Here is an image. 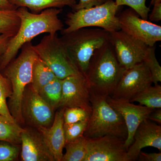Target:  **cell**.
I'll use <instances>...</instances> for the list:
<instances>
[{
  "label": "cell",
  "instance_id": "44dd1931",
  "mask_svg": "<svg viewBox=\"0 0 161 161\" xmlns=\"http://www.w3.org/2000/svg\"><path fill=\"white\" fill-rule=\"evenodd\" d=\"M62 80L58 78L40 90L39 95L55 110L59 108L62 95Z\"/></svg>",
  "mask_w": 161,
  "mask_h": 161
},
{
  "label": "cell",
  "instance_id": "ba28073f",
  "mask_svg": "<svg viewBox=\"0 0 161 161\" xmlns=\"http://www.w3.org/2000/svg\"><path fill=\"white\" fill-rule=\"evenodd\" d=\"M55 110L47 103L30 84L26 86L21 103V112L24 123L37 129L51 125Z\"/></svg>",
  "mask_w": 161,
  "mask_h": 161
},
{
  "label": "cell",
  "instance_id": "484cf974",
  "mask_svg": "<svg viewBox=\"0 0 161 161\" xmlns=\"http://www.w3.org/2000/svg\"><path fill=\"white\" fill-rule=\"evenodd\" d=\"M143 62L150 71L153 83L158 84L161 81V67L155 55V47L149 46Z\"/></svg>",
  "mask_w": 161,
  "mask_h": 161
},
{
  "label": "cell",
  "instance_id": "9a60e30c",
  "mask_svg": "<svg viewBox=\"0 0 161 161\" xmlns=\"http://www.w3.org/2000/svg\"><path fill=\"white\" fill-rule=\"evenodd\" d=\"M152 147L161 151V126L149 119L139 125L133 136V142L127 150L129 161L137 160L142 149Z\"/></svg>",
  "mask_w": 161,
  "mask_h": 161
},
{
  "label": "cell",
  "instance_id": "4fadbf2b",
  "mask_svg": "<svg viewBox=\"0 0 161 161\" xmlns=\"http://www.w3.org/2000/svg\"><path fill=\"white\" fill-rule=\"evenodd\" d=\"M78 107L92 112L91 91L85 76L71 75L62 80V95L59 108Z\"/></svg>",
  "mask_w": 161,
  "mask_h": 161
},
{
  "label": "cell",
  "instance_id": "4dcf8cb0",
  "mask_svg": "<svg viewBox=\"0 0 161 161\" xmlns=\"http://www.w3.org/2000/svg\"><path fill=\"white\" fill-rule=\"evenodd\" d=\"M79 3H77L73 11L84 8H89L93 6L100 5L105 3L108 0H79Z\"/></svg>",
  "mask_w": 161,
  "mask_h": 161
},
{
  "label": "cell",
  "instance_id": "ac0fdd59",
  "mask_svg": "<svg viewBox=\"0 0 161 161\" xmlns=\"http://www.w3.org/2000/svg\"><path fill=\"white\" fill-rule=\"evenodd\" d=\"M17 8L25 7L34 14H39L49 8L61 9L64 6L73 9L77 4L76 0H8Z\"/></svg>",
  "mask_w": 161,
  "mask_h": 161
},
{
  "label": "cell",
  "instance_id": "6da1fadb",
  "mask_svg": "<svg viewBox=\"0 0 161 161\" xmlns=\"http://www.w3.org/2000/svg\"><path fill=\"white\" fill-rule=\"evenodd\" d=\"M62 10L49 8L39 14H34L25 7H19L17 13L20 18L19 30L10 39L6 51L0 58V70H3L18 54L25 43L31 42L38 35L54 34L63 29L64 24L59 19Z\"/></svg>",
  "mask_w": 161,
  "mask_h": 161
},
{
  "label": "cell",
  "instance_id": "8992f818",
  "mask_svg": "<svg viewBox=\"0 0 161 161\" xmlns=\"http://www.w3.org/2000/svg\"><path fill=\"white\" fill-rule=\"evenodd\" d=\"M119 7L115 1L108 0L105 3L89 8L73 11L67 15V27L60 31L62 35L80 28L98 27L111 33L120 30L117 13Z\"/></svg>",
  "mask_w": 161,
  "mask_h": 161
},
{
  "label": "cell",
  "instance_id": "7402d4cb",
  "mask_svg": "<svg viewBox=\"0 0 161 161\" xmlns=\"http://www.w3.org/2000/svg\"><path fill=\"white\" fill-rule=\"evenodd\" d=\"M87 138L83 135L72 142L65 143L66 151L61 161H84L86 154Z\"/></svg>",
  "mask_w": 161,
  "mask_h": 161
},
{
  "label": "cell",
  "instance_id": "7a4b0ae2",
  "mask_svg": "<svg viewBox=\"0 0 161 161\" xmlns=\"http://www.w3.org/2000/svg\"><path fill=\"white\" fill-rule=\"evenodd\" d=\"M125 69L119 63L109 41L96 50L85 75L91 94L112 96Z\"/></svg>",
  "mask_w": 161,
  "mask_h": 161
},
{
  "label": "cell",
  "instance_id": "74e56055",
  "mask_svg": "<svg viewBox=\"0 0 161 161\" xmlns=\"http://www.w3.org/2000/svg\"><path fill=\"white\" fill-rule=\"evenodd\" d=\"M4 118H5V117H4V116H3V115H1V114H0V119H2Z\"/></svg>",
  "mask_w": 161,
  "mask_h": 161
},
{
  "label": "cell",
  "instance_id": "83f0119b",
  "mask_svg": "<svg viewBox=\"0 0 161 161\" xmlns=\"http://www.w3.org/2000/svg\"><path fill=\"white\" fill-rule=\"evenodd\" d=\"M147 0H115L116 6H129L144 19H148L150 8L146 5Z\"/></svg>",
  "mask_w": 161,
  "mask_h": 161
},
{
  "label": "cell",
  "instance_id": "d590c367",
  "mask_svg": "<svg viewBox=\"0 0 161 161\" xmlns=\"http://www.w3.org/2000/svg\"><path fill=\"white\" fill-rule=\"evenodd\" d=\"M17 9L10 4L8 0H0V10H13Z\"/></svg>",
  "mask_w": 161,
  "mask_h": 161
},
{
  "label": "cell",
  "instance_id": "5bb4252c",
  "mask_svg": "<svg viewBox=\"0 0 161 161\" xmlns=\"http://www.w3.org/2000/svg\"><path fill=\"white\" fill-rule=\"evenodd\" d=\"M107 101L110 105L121 115L126 126L128 136L125 140V146L127 150L133 142V136L139 125L149 118L154 110L142 105H136L130 101L112 98L108 96Z\"/></svg>",
  "mask_w": 161,
  "mask_h": 161
},
{
  "label": "cell",
  "instance_id": "8d00e7d4",
  "mask_svg": "<svg viewBox=\"0 0 161 161\" xmlns=\"http://www.w3.org/2000/svg\"><path fill=\"white\" fill-rule=\"evenodd\" d=\"M160 3H161V0H151L150 5L153 6L155 4Z\"/></svg>",
  "mask_w": 161,
  "mask_h": 161
},
{
  "label": "cell",
  "instance_id": "836d02e7",
  "mask_svg": "<svg viewBox=\"0 0 161 161\" xmlns=\"http://www.w3.org/2000/svg\"><path fill=\"white\" fill-rule=\"evenodd\" d=\"M11 36L0 34V58L6 51Z\"/></svg>",
  "mask_w": 161,
  "mask_h": 161
},
{
  "label": "cell",
  "instance_id": "e575fe53",
  "mask_svg": "<svg viewBox=\"0 0 161 161\" xmlns=\"http://www.w3.org/2000/svg\"><path fill=\"white\" fill-rule=\"evenodd\" d=\"M149 119L153 121L158 124H161V108L154 109L149 115Z\"/></svg>",
  "mask_w": 161,
  "mask_h": 161
},
{
  "label": "cell",
  "instance_id": "d4e9b609",
  "mask_svg": "<svg viewBox=\"0 0 161 161\" xmlns=\"http://www.w3.org/2000/svg\"><path fill=\"white\" fill-rule=\"evenodd\" d=\"M12 94V88L10 81L0 72V114L13 122H16L10 114L7 99Z\"/></svg>",
  "mask_w": 161,
  "mask_h": 161
},
{
  "label": "cell",
  "instance_id": "e0dca14e",
  "mask_svg": "<svg viewBox=\"0 0 161 161\" xmlns=\"http://www.w3.org/2000/svg\"><path fill=\"white\" fill-rule=\"evenodd\" d=\"M64 109V108H61L55 113L53 121L50 126L37 129L42 133L55 161H61L64 154L65 144L63 128Z\"/></svg>",
  "mask_w": 161,
  "mask_h": 161
},
{
  "label": "cell",
  "instance_id": "30bf717a",
  "mask_svg": "<svg viewBox=\"0 0 161 161\" xmlns=\"http://www.w3.org/2000/svg\"><path fill=\"white\" fill-rule=\"evenodd\" d=\"M125 142L123 139L112 135L87 138L84 161H129Z\"/></svg>",
  "mask_w": 161,
  "mask_h": 161
},
{
  "label": "cell",
  "instance_id": "52a82bcc",
  "mask_svg": "<svg viewBox=\"0 0 161 161\" xmlns=\"http://www.w3.org/2000/svg\"><path fill=\"white\" fill-rule=\"evenodd\" d=\"M38 57L49 67L56 77L63 80L71 75L80 74L70 59L58 33L44 36L34 45Z\"/></svg>",
  "mask_w": 161,
  "mask_h": 161
},
{
  "label": "cell",
  "instance_id": "8fae6325",
  "mask_svg": "<svg viewBox=\"0 0 161 161\" xmlns=\"http://www.w3.org/2000/svg\"><path fill=\"white\" fill-rule=\"evenodd\" d=\"M152 83L150 71L143 61L125 69L111 97L130 101Z\"/></svg>",
  "mask_w": 161,
  "mask_h": 161
},
{
  "label": "cell",
  "instance_id": "f1b7e54d",
  "mask_svg": "<svg viewBox=\"0 0 161 161\" xmlns=\"http://www.w3.org/2000/svg\"><path fill=\"white\" fill-rule=\"evenodd\" d=\"M90 114L86 110L78 107L65 108L64 112V122L72 124L88 120Z\"/></svg>",
  "mask_w": 161,
  "mask_h": 161
},
{
  "label": "cell",
  "instance_id": "ffe728a7",
  "mask_svg": "<svg viewBox=\"0 0 161 161\" xmlns=\"http://www.w3.org/2000/svg\"><path fill=\"white\" fill-rule=\"evenodd\" d=\"M155 109L161 108V86L158 84L147 87L130 101Z\"/></svg>",
  "mask_w": 161,
  "mask_h": 161
},
{
  "label": "cell",
  "instance_id": "d6986e66",
  "mask_svg": "<svg viewBox=\"0 0 161 161\" xmlns=\"http://www.w3.org/2000/svg\"><path fill=\"white\" fill-rule=\"evenodd\" d=\"M57 78L49 67L38 58L34 64L31 86L38 92L42 88Z\"/></svg>",
  "mask_w": 161,
  "mask_h": 161
},
{
  "label": "cell",
  "instance_id": "f546056e",
  "mask_svg": "<svg viewBox=\"0 0 161 161\" xmlns=\"http://www.w3.org/2000/svg\"><path fill=\"white\" fill-rule=\"evenodd\" d=\"M20 151L19 145L0 141V161H16Z\"/></svg>",
  "mask_w": 161,
  "mask_h": 161
},
{
  "label": "cell",
  "instance_id": "9c48e42d",
  "mask_svg": "<svg viewBox=\"0 0 161 161\" xmlns=\"http://www.w3.org/2000/svg\"><path fill=\"white\" fill-rule=\"evenodd\" d=\"M109 42L119 63L125 69L143 62L149 47L121 29L110 33Z\"/></svg>",
  "mask_w": 161,
  "mask_h": 161
},
{
  "label": "cell",
  "instance_id": "603a6c76",
  "mask_svg": "<svg viewBox=\"0 0 161 161\" xmlns=\"http://www.w3.org/2000/svg\"><path fill=\"white\" fill-rule=\"evenodd\" d=\"M23 130L17 122L6 118L0 119V141L19 145L21 143V135Z\"/></svg>",
  "mask_w": 161,
  "mask_h": 161
},
{
  "label": "cell",
  "instance_id": "5b68a950",
  "mask_svg": "<svg viewBox=\"0 0 161 161\" xmlns=\"http://www.w3.org/2000/svg\"><path fill=\"white\" fill-rule=\"evenodd\" d=\"M107 98L91 93L92 110L84 136L92 138L112 135L125 140L128 131L125 120L110 105Z\"/></svg>",
  "mask_w": 161,
  "mask_h": 161
},
{
  "label": "cell",
  "instance_id": "4316f807",
  "mask_svg": "<svg viewBox=\"0 0 161 161\" xmlns=\"http://www.w3.org/2000/svg\"><path fill=\"white\" fill-rule=\"evenodd\" d=\"M88 121V120L81 121L75 123H64L65 143L75 141L84 135L87 127Z\"/></svg>",
  "mask_w": 161,
  "mask_h": 161
},
{
  "label": "cell",
  "instance_id": "7c38bea8",
  "mask_svg": "<svg viewBox=\"0 0 161 161\" xmlns=\"http://www.w3.org/2000/svg\"><path fill=\"white\" fill-rule=\"evenodd\" d=\"M140 17L131 8L123 10L118 16L120 29L148 46H154L161 40V26Z\"/></svg>",
  "mask_w": 161,
  "mask_h": 161
},
{
  "label": "cell",
  "instance_id": "3957f363",
  "mask_svg": "<svg viewBox=\"0 0 161 161\" xmlns=\"http://www.w3.org/2000/svg\"><path fill=\"white\" fill-rule=\"evenodd\" d=\"M17 58H14L4 69V75L10 81L12 94L8 106L10 114L18 124L24 123L21 103L26 86L32 80L33 67L39 58L31 42L24 44Z\"/></svg>",
  "mask_w": 161,
  "mask_h": 161
},
{
  "label": "cell",
  "instance_id": "d6a6232c",
  "mask_svg": "<svg viewBox=\"0 0 161 161\" xmlns=\"http://www.w3.org/2000/svg\"><path fill=\"white\" fill-rule=\"evenodd\" d=\"M153 8L148 19L150 21L158 22L161 20V3L153 5Z\"/></svg>",
  "mask_w": 161,
  "mask_h": 161
},
{
  "label": "cell",
  "instance_id": "cb8c5ba5",
  "mask_svg": "<svg viewBox=\"0 0 161 161\" xmlns=\"http://www.w3.org/2000/svg\"><path fill=\"white\" fill-rule=\"evenodd\" d=\"M20 25L16 9L0 10V34L13 37L17 33Z\"/></svg>",
  "mask_w": 161,
  "mask_h": 161
},
{
  "label": "cell",
  "instance_id": "1f68e13d",
  "mask_svg": "<svg viewBox=\"0 0 161 161\" xmlns=\"http://www.w3.org/2000/svg\"><path fill=\"white\" fill-rule=\"evenodd\" d=\"M137 159L140 161H161V153H146L141 151Z\"/></svg>",
  "mask_w": 161,
  "mask_h": 161
},
{
  "label": "cell",
  "instance_id": "277c9868",
  "mask_svg": "<svg viewBox=\"0 0 161 161\" xmlns=\"http://www.w3.org/2000/svg\"><path fill=\"white\" fill-rule=\"evenodd\" d=\"M62 35L61 43L78 71L85 76L96 50L110 39V32L101 28L86 27Z\"/></svg>",
  "mask_w": 161,
  "mask_h": 161
},
{
  "label": "cell",
  "instance_id": "2e32d148",
  "mask_svg": "<svg viewBox=\"0 0 161 161\" xmlns=\"http://www.w3.org/2000/svg\"><path fill=\"white\" fill-rule=\"evenodd\" d=\"M21 139V160L55 161L42 133L37 129H24Z\"/></svg>",
  "mask_w": 161,
  "mask_h": 161
}]
</instances>
